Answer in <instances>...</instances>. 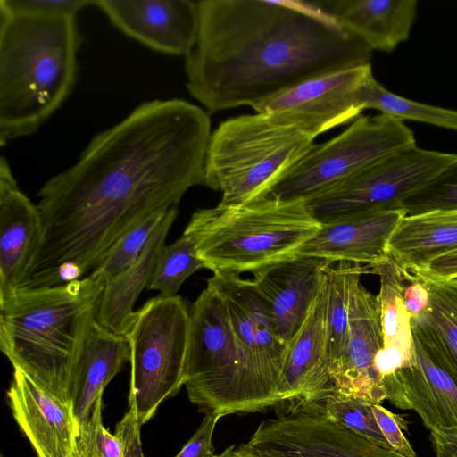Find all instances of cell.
Here are the masks:
<instances>
[{
  "mask_svg": "<svg viewBox=\"0 0 457 457\" xmlns=\"http://www.w3.org/2000/svg\"><path fill=\"white\" fill-rule=\"evenodd\" d=\"M208 112L179 98L137 105L37 192L42 239L21 288L53 287L63 263L91 273L132 228L205 186Z\"/></svg>",
  "mask_w": 457,
  "mask_h": 457,
  "instance_id": "obj_1",
  "label": "cell"
},
{
  "mask_svg": "<svg viewBox=\"0 0 457 457\" xmlns=\"http://www.w3.org/2000/svg\"><path fill=\"white\" fill-rule=\"evenodd\" d=\"M186 87L209 113L253 109L305 80L370 63L318 1L203 0Z\"/></svg>",
  "mask_w": 457,
  "mask_h": 457,
  "instance_id": "obj_2",
  "label": "cell"
},
{
  "mask_svg": "<svg viewBox=\"0 0 457 457\" xmlns=\"http://www.w3.org/2000/svg\"><path fill=\"white\" fill-rule=\"evenodd\" d=\"M77 17L0 8V145L35 133L67 99L77 77Z\"/></svg>",
  "mask_w": 457,
  "mask_h": 457,
  "instance_id": "obj_3",
  "label": "cell"
},
{
  "mask_svg": "<svg viewBox=\"0 0 457 457\" xmlns=\"http://www.w3.org/2000/svg\"><path fill=\"white\" fill-rule=\"evenodd\" d=\"M104 283L91 274L66 284L17 288L0 299V349L66 403L79 340Z\"/></svg>",
  "mask_w": 457,
  "mask_h": 457,
  "instance_id": "obj_4",
  "label": "cell"
},
{
  "mask_svg": "<svg viewBox=\"0 0 457 457\" xmlns=\"http://www.w3.org/2000/svg\"><path fill=\"white\" fill-rule=\"evenodd\" d=\"M320 228L306 201L267 196L197 210L183 234L205 269L240 275L295 253Z\"/></svg>",
  "mask_w": 457,
  "mask_h": 457,
  "instance_id": "obj_5",
  "label": "cell"
},
{
  "mask_svg": "<svg viewBox=\"0 0 457 457\" xmlns=\"http://www.w3.org/2000/svg\"><path fill=\"white\" fill-rule=\"evenodd\" d=\"M314 137L274 117L258 113L227 119L208 143L205 187L221 192L219 204L240 205L271 189L314 145Z\"/></svg>",
  "mask_w": 457,
  "mask_h": 457,
  "instance_id": "obj_6",
  "label": "cell"
},
{
  "mask_svg": "<svg viewBox=\"0 0 457 457\" xmlns=\"http://www.w3.org/2000/svg\"><path fill=\"white\" fill-rule=\"evenodd\" d=\"M190 308L179 295H158L136 312L126 335L130 348L129 404L142 426L186 381Z\"/></svg>",
  "mask_w": 457,
  "mask_h": 457,
  "instance_id": "obj_7",
  "label": "cell"
},
{
  "mask_svg": "<svg viewBox=\"0 0 457 457\" xmlns=\"http://www.w3.org/2000/svg\"><path fill=\"white\" fill-rule=\"evenodd\" d=\"M414 145V133L403 121L383 113L361 115L335 137L314 144L269 196L307 202L373 162Z\"/></svg>",
  "mask_w": 457,
  "mask_h": 457,
  "instance_id": "obj_8",
  "label": "cell"
},
{
  "mask_svg": "<svg viewBox=\"0 0 457 457\" xmlns=\"http://www.w3.org/2000/svg\"><path fill=\"white\" fill-rule=\"evenodd\" d=\"M456 160L457 154L414 145L373 162L308 200L307 205L321 225L398 210L406 198Z\"/></svg>",
  "mask_w": 457,
  "mask_h": 457,
  "instance_id": "obj_9",
  "label": "cell"
},
{
  "mask_svg": "<svg viewBox=\"0 0 457 457\" xmlns=\"http://www.w3.org/2000/svg\"><path fill=\"white\" fill-rule=\"evenodd\" d=\"M208 280L225 303L237 345L242 413L275 407L287 345L277 336L264 301L252 280L239 274L214 273Z\"/></svg>",
  "mask_w": 457,
  "mask_h": 457,
  "instance_id": "obj_10",
  "label": "cell"
},
{
  "mask_svg": "<svg viewBox=\"0 0 457 457\" xmlns=\"http://www.w3.org/2000/svg\"><path fill=\"white\" fill-rule=\"evenodd\" d=\"M241 363L225 303L207 279L190 308L185 386L199 411L242 413Z\"/></svg>",
  "mask_w": 457,
  "mask_h": 457,
  "instance_id": "obj_11",
  "label": "cell"
},
{
  "mask_svg": "<svg viewBox=\"0 0 457 457\" xmlns=\"http://www.w3.org/2000/svg\"><path fill=\"white\" fill-rule=\"evenodd\" d=\"M245 445L262 457H403L306 407L264 420Z\"/></svg>",
  "mask_w": 457,
  "mask_h": 457,
  "instance_id": "obj_12",
  "label": "cell"
},
{
  "mask_svg": "<svg viewBox=\"0 0 457 457\" xmlns=\"http://www.w3.org/2000/svg\"><path fill=\"white\" fill-rule=\"evenodd\" d=\"M373 77L370 63L328 72L281 92L253 110L316 138L361 116V92Z\"/></svg>",
  "mask_w": 457,
  "mask_h": 457,
  "instance_id": "obj_13",
  "label": "cell"
},
{
  "mask_svg": "<svg viewBox=\"0 0 457 457\" xmlns=\"http://www.w3.org/2000/svg\"><path fill=\"white\" fill-rule=\"evenodd\" d=\"M411 329L415 360L383 379L386 400L414 411L429 431L457 428V378L434 347Z\"/></svg>",
  "mask_w": 457,
  "mask_h": 457,
  "instance_id": "obj_14",
  "label": "cell"
},
{
  "mask_svg": "<svg viewBox=\"0 0 457 457\" xmlns=\"http://www.w3.org/2000/svg\"><path fill=\"white\" fill-rule=\"evenodd\" d=\"M332 264L324 259L294 253L253 272L252 283L285 345L301 329L322 294Z\"/></svg>",
  "mask_w": 457,
  "mask_h": 457,
  "instance_id": "obj_15",
  "label": "cell"
},
{
  "mask_svg": "<svg viewBox=\"0 0 457 457\" xmlns=\"http://www.w3.org/2000/svg\"><path fill=\"white\" fill-rule=\"evenodd\" d=\"M95 6L124 34L155 51L186 57L195 42L197 1L96 0Z\"/></svg>",
  "mask_w": 457,
  "mask_h": 457,
  "instance_id": "obj_16",
  "label": "cell"
},
{
  "mask_svg": "<svg viewBox=\"0 0 457 457\" xmlns=\"http://www.w3.org/2000/svg\"><path fill=\"white\" fill-rule=\"evenodd\" d=\"M7 398L37 457H72L79 425L70 404L18 369H13Z\"/></svg>",
  "mask_w": 457,
  "mask_h": 457,
  "instance_id": "obj_17",
  "label": "cell"
},
{
  "mask_svg": "<svg viewBox=\"0 0 457 457\" xmlns=\"http://www.w3.org/2000/svg\"><path fill=\"white\" fill-rule=\"evenodd\" d=\"M349 341L343 360L330 373L335 390L381 404L386 394L375 369V359L383 348V334L377 295L361 281L352 297Z\"/></svg>",
  "mask_w": 457,
  "mask_h": 457,
  "instance_id": "obj_18",
  "label": "cell"
},
{
  "mask_svg": "<svg viewBox=\"0 0 457 457\" xmlns=\"http://www.w3.org/2000/svg\"><path fill=\"white\" fill-rule=\"evenodd\" d=\"M42 239L38 209L19 188L4 156L0 160V299L29 277Z\"/></svg>",
  "mask_w": 457,
  "mask_h": 457,
  "instance_id": "obj_19",
  "label": "cell"
},
{
  "mask_svg": "<svg viewBox=\"0 0 457 457\" xmlns=\"http://www.w3.org/2000/svg\"><path fill=\"white\" fill-rule=\"evenodd\" d=\"M326 317L325 286L301 329L287 345L277 409L312 400L334 388L328 369Z\"/></svg>",
  "mask_w": 457,
  "mask_h": 457,
  "instance_id": "obj_20",
  "label": "cell"
},
{
  "mask_svg": "<svg viewBox=\"0 0 457 457\" xmlns=\"http://www.w3.org/2000/svg\"><path fill=\"white\" fill-rule=\"evenodd\" d=\"M404 216L389 210L321 225L295 253L371 266L388 257L389 240Z\"/></svg>",
  "mask_w": 457,
  "mask_h": 457,
  "instance_id": "obj_21",
  "label": "cell"
},
{
  "mask_svg": "<svg viewBox=\"0 0 457 457\" xmlns=\"http://www.w3.org/2000/svg\"><path fill=\"white\" fill-rule=\"evenodd\" d=\"M129 359L127 337L104 328L96 310L79 340L71 378V403L78 425L88 418L96 399Z\"/></svg>",
  "mask_w": 457,
  "mask_h": 457,
  "instance_id": "obj_22",
  "label": "cell"
},
{
  "mask_svg": "<svg viewBox=\"0 0 457 457\" xmlns=\"http://www.w3.org/2000/svg\"><path fill=\"white\" fill-rule=\"evenodd\" d=\"M345 29L370 48L392 52L409 38L417 17V0L318 1Z\"/></svg>",
  "mask_w": 457,
  "mask_h": 457,
  "instance_id": "obj_23",
  "label": "cell"
},
{
  "mask_svg": "<svg viewBox=\"0 0 457 457\" xmlns=\"http://www.w3.org/2000/svg\"><path fill=\"white\" fill-rule=\"evenodd\" d=\"M177 215V206L171 207L140 256L104 283L96 309V320L109 331L125 337L129 331L136 316L134 304L148 286L160 251L165 245Z\"/></svg>",
  "mask_w": 457,
  "mask_h": 457,
  "instance_id": "obj_24",
  "label": "cell"
},
{
  "mask_svg": "<svg viewBox=\"0 0 457 457\" xmlns=\"http://www.w3.org/2000/svg\"><path fill=\"white\" fill-rule=\"evenodd\" d=\"M457 251V212L404 216L393 233L388 255L405 280L433 260Z\"/></svg>",
  "mask_w": 457,
  "mask_h": 457,
  "instance_id": "obj_25",
  "label": "cell"
},
{
  "mask_svg": "<svg viewBox=\"0 0 457 457\" xmlns=\"http://www.w3.org/2000/svg\"><path fill=\"white\" fill-rule=\"evenodd\" d=\"M369 273L379 278V292L377 295L383 334V349L400 355L405 365L415 360L414 343L411 317L404 299L405 278L396 265L388 257L368 266Z\"/></svg>",
  "mask_w": 457,
  "mask_h": 457,
  "instance_id": "obj_26",
  "label": "cell"
},
{
  "mask_svg": "<svg viewBox=\"0 0 457 457\" xmlns=\"http://www.w3.org/2000/svg\"><path fill=\"white\" fill-rule=\"evenodd\" d=\"M411 280L424 283L428 292V306L411 320V328L434 347L457 378V280Z\"/></svg>",
  "mask_w": 457,
  "mask_h": 457,
  "instance_id": "obj_27",
  "label": "cell"
},
{
  "mask_svg": "<svg viewBox=\"0 0 457 457\" xmlns=\"http://www.w3.org/2000/svg\"><path fill=\"white\" fill-rule=\"evenodd\" d=\"M368 266L347 262L333 263L327 274L328 369L330 373L343 360L349 341L350 308L353 290Z\"/></svg>",
  "mask_w": 457,
  "mask_h": 457,
  "instance_id": "obj_28",
  "label": "cell"
},
{
  "mask_svg": "<svg viewBox=\"0 0 457 457\" xmlns=\"http://www.w3.org/2000/svg\"><path fill=\"white\" fill-rule=\"evenodd\" d=\"M363 109H374L398 120H412L457 130V111L420 103L396 95L371 78L361 96Z\"/></svg>",
  "mask_w": 457,
  "mask_h": 457,
  "instance_id": "obj_29",
  "label": "cell"
},
{
  "mask_svg": "<svg viewBox=\"0 0 457 457\" xmlns=\"http://www.w3.org/2000/svg\"><path fill=\"white\" fill-rule=\"evenodd\" d=\"M293 407H306L322 412L371 442L392 451L378 425L372 403L341 394L333 388L312 400L278 410Z\"/></svg>",
  "mask_w": 457,
  "mask_h": 457,
  "instance_id": "obj_30",
  "label": "cell"
},
{
  "mask_svg": "<svg viewBox=\"0 0 457 457\" xmlns=\"http://www.w3.org/2000/svg\"><path fill=\"white\" fill-rule=\"evenodd\" d=\"M202 268L205 265L198 257L192 240L182 234L160 251L147 288L159 291L162 296L177 295L184 281Z\"/></svg>",
  "mask_w": 457,
  "mask_h": 457,
  "instance_id": "obj_31",
  "label": "cell"
},
{
  "mask_svg": "<svg viewBox=\"0 0 457 457\" xmlns=\"http://www.w3.org/2000/svg\"><path fill=\"white\" fill-rule=\"evenodd\" d=\"M170 209L157 211L132 228L90 274L105 283L131 265L140 256Z\"/></svg>",
  "mask_w": 457,
  "mask_h": 457,
  "instance_id": "obj_32",
  "label": "cell"
},
{
  "mask_svg": "<svg viewBox=\"0 0 457 457\" xmlns=\"http://www.w3.org/2000/svg\"><path fill=\"white\" fill-rule=\"evenodd\" d=\"M398 210L405 216L457 212V160L406 198Z\"/></svg>",
  "mask_w": 457,
  "mask_h": 457,
  "instance_id": "obj_33",
  "label": "cell"
},
{
  "mask_svg": "<svg viewBox=\"0 0 457 457\" xmlns=\"http://www.w3.org/2000/svg\"><path fill=\"white\" fill-rule=\"evenodd\" d=\"M95 4V0H0V8L15 13L77 17L82 9Z\"/></svg>",
  "mask_w": 457,
  "mask_h": 457,
  "instance_id": "obj_34",
  "label": "cell"
},
{
  "mask_svg": "<svg viewBox=\"0 0 457 457\" xmlns=\"http://www.w3.org/2000/svg\"><path fill=\"white\" fill-rule=\"evenodd\" d=\"M378 425L392 451L403 457H416V453L405 437L406 421L379 403H372Z\"/></svg>",
  "mask_w": 457,
  "mask_h": 457,
  "instance_id": "obj_35",
  "label": "cell"
},
{
  "mask_svg": "<svg viewBox=\"0 0 457 457\" xmlns=\"http://www.w3.org/2000/svg\"><path fill=\"white\" fill-rule=\"evenodd\" d=\"M141 425L138 422L134 407L129 404V411L117 423L118 431L124 442L123 457H145L140 437ZM72 457H96L78 439H76Z\"/></svg>",
  "mask_w": 457,
  "mask_h": 457,
  "instance_id": "obj_36",
  "label": "cell"
},
{
  "mask_svg": "<svg viewBox=\"0 0 457 457\" xmlns=\"http://www.w3.org/2000/svg\"><path fill=\"white\" fill-rule=\"evenodd\" d=\"M222 417L220 412L205 414L197 430L175 457H216L212 440L216 424Z\"/></svg>",
  "mask_w": 457,
  "mask_h": 457,
  "instance_id": "obj_37",
  "label": "cell"
},
{
  "mask_svg": "<svg viewBox=\"0 0 457 457\" xmlns=\"http://www.w3.org/2000/svg\"><path fill=\"white\" fill-rule=\"evenodd\" d=\"M412 278H428L433 280H452L457 278V251L433 260L425 269L411 275L406 280L410 281Z\"/></svg>",
  "mask_w": 457,
  "mask_h": 457,
  "instance_id": "obj_38",
  "label": "cell"
},
{
  "mask_svg": "<svg viewBox=\"0 0 457 457\" xmlns=\"http://www.w3.org/2000/svg\"><path fill=\"white\" fill-rule=\"evenodd\" d=\"M403 291L404 303L411 320L420 316L426 310L428 302V292L420 280H411Z\"/></svg>",
  "mask_w": 457,
  "mask_h": 457,
  "instance_id": "obj_39",
  "label": "cell"
},
{
  "mask_svg": "<svg viewBox=\"0 0 457 457\" xmlns=\"http://www.w3.org/2000/svg\"><path fill=\"white\" fill-rule=\"evenodd\" d=\"M436 457H457V428L430 431Z\"/></svg>",
  "mask_w": 457,
  "mask_h": 457,
  "instance_id": "obj_40",
  "label": "cell"
},
{
  "mask_svg": "<svg viewBox=\"0 0 457 457\" xmlns=\"http://www.w3.org/2000/svg\"><path fill=\"white\" fill-rule=\"evenodd\" d=\"M216 457H262L254 451L249 449L245 444H241L237 447L234 445L227 447L222 453Z\"/></svg>",
  "mask_w": 457,
  "mask_h": 457,
  "instance_id": "obj_41",
  "label": "cell"
},
{
  "mask_svg": "<svg viewBox=\"0 0 457 457\" xmlns=\"http://www.w3.org/2000/svg\"><path fill=\"white\" fill-rule=\"evenodd\" d=\"M455 280H457V278H455Z\"/></svg>",
  "mask_w": 457,
  "mask_h": 457,
  "instance_id": "obj_42",
  "label": "cell"
}]
</instances>
